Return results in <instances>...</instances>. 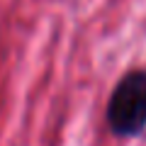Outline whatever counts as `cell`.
Segmentation results:
<instances>
[{"mask_svg":"<svg viewBox=\"0 0 146 146\" xmlns=\"http://www.w3.org/2000/svg\"><path fill=\"white\" fill-rule=\"evenodd\" d=\"M107 124L117 136H136L146 129V71H129L115 85L107 102Z\"/></svg>","mask_w":146,"mask_h":146,"instance_id":"1","label":"cell"}]
</instances>
